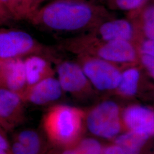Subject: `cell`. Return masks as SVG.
Returning a JSON list of instances; mask_svg holds the SVG:
<instances>
[{
  "instance_id": "6da1fadb",
  "label": "cell",
  "mask_w": 154,
  "mask_h": 154,
  "mask_svg": "<svg viewBox=\"0 0 154 154\" xmlns=\"http://www.w3.org/2000/svg\"><path fill=\"white\" fill-rule=\"evenodd\" d=\"M101 11L90 2L55 0L40 7L27 21L44 30L59 33H88L102 21Z\"/></svg>"
},
{
  "instance_id": "7a4b0ae2",
  "label": "cell",
  "mask_w": 154,
  "mask_h": 154,
  "mask_svg": "<svg viewBox=\"0 0 154 154\" xmlns=\"http://www.w3.org/2000/svg\"><path fill=\"white\" fill-rule=\"evenodd\" d=\"M86 112L71 106L56 105L51 107L44 118L45 130L50 139L60 145L76 142L82 130Z\"/></svg>"
},
{
  "instance_id": "3957f363",
  "label": "cell",
  "mask_w": 154,
  "mask_h": 154,
  "mask_svg": "<svg viewBox=\"0 0 154 154\" xmlns=\"http://www.w3.org/2000/svg\"><path fill=\"white\" fill-rule=\"evenodd\" d=\"M34 55L44 56L52 62L58 57L54 48L41 43L26 32L14 29H1L0 60L25 58Z\"/></svg>"
},
{
  "instance_id": "277c9868",
  "label": "cell",
  "mask_w": 154,
  "mask_h": 154,
  "mask_svg": "<svg viewBox=\"0 0 154 154\" xmlns=\"http://www.w3.org/2000/svg\"><path fill=\"white\" fill-rule=\"evenodd\" d=\"M75 61L93 88L99 91L116 89L121 79L122 72L116 63L91 55H75Z\"/></svg>"
},
{
  "instance_id": "5b68a950",
  "label": "cell",
  "mask_w": 154,
  "mask_h": 154,
  "mask_svg": "<svg viewBox=\"0 0 154 154\" xmlns=\"http://www.w3.org/2000/svg\"><path fill=\"white\" fill-rule=\"evenodd\" d=\"M53 63L57 78L65 93L78 99L90 98L93 92V86L77 61L58 57Z\"/></svg>"
},
{
  "instance_id": "8992f818",
  "label": "cell",
  "mask_w": 154,
  "mask_h": 154,
  "mask_svg": "<svg viewBox=\"0 0 154 154\" xmlns=\"http://www.w3.org/2000/svg\"><path fill=\"white\" fill-rule=\"evenodd\" d=\"M85 121L88 131L94 135L112 138L121 130L119 108L112 101L102 102L86 112Z\"/></svg>"
},
{
  "instance_id": "52a82bcc",
  "label": "cell",
  "mask_w": 154,
  "mask_h": 154,
  "mask_svg": "<svg viewBox=\"0 0 154 154\" xmlns=\"http://www.w3.org/2000/svg\"><path fill=\"white\" fill-rule=\"evenodd\" d=\"M64 93L57 78L52 77L28 88L21 97L25 103L44 106L58 101Z\"/></svg>"
},
{
  "instance_id": "ba28073f",
  "label": "cell",
  "mask_w": 154,
  "mask_h": 154,
  "mask_svg": "<svg viewBox=\"0 0 154 154\" xmlns=\"http://www.w3.org/2000/svg\"><path fill=\"white\" fill-rule=\"evenodd\" d=\"M0 85L22 95L28 86L23 58L0 60Z\"/></svg>"
},
{
  "instance_id": "9c48e42d",
  "label": "cell",
  "mask_w": 154,
  "mask_h": 154,
  "mask_svg": "<svg viewBox=\"0 0 154 154\" xmlns=\"http://www.w3.org/2000/svg\"><path fill=\"white\" fill-rule=\"evenodd\" d=\"M125 124L132 131L147 136L154 135V112L146 107L133 106L123 113Z\"/></svg>"
},
{
  "instance_id": "30bf717a",
  "label": "cell",
  "mask_w": 154,
  "mask_h": 154,
  "mask_svg": "<svg viewBox=\"0 0 154 154\" xmlns=\"http://www.w3.org/2000/svg\"><path fill=\"white\" fill-rule=\"evenodd\" d=\"M23 61L28 85L27 88L45 79L56 75L54 63L45 57L30 55L23 58Z\"/></svg>"
},
{
  "instance_id": "8fae6325",
  "label": "cell",
  "mask_w": 154,
  "mask_h": 154,
  "mask_svg": "<svg viewBox=\"0 0 154 154\" xmlns=\"http://www.w3.org/2000/svg\"><path fill=\"white\" fill-rule=\"evenodd\" d=\"M133 28L126 20L118 19L101 23L88 33L105 41H128L133 36Z\"/></svg>"
},
{
  "instance_id": "7c38bea8",
  "label": "cell",
  "mask_w": 154,
  "mask_h": 154,
  "mask_svg": "<svg viewBox=\"0 0 154 154\" xmlns=\"http://www.w3.org/2000/svg\"><path fill=\"white\" fill-rule=\"evenodd\" d=\"M25 102L22 97L5 88L0 89V118L1 123L16 121L23 114Z\"/></svg>"
},
{
  "instance_id": "4fadbf2b",
  "label": "cell",
  "mask_w": 154,
  "mask_h": 154,
  "mask_svg": "<svg viewBox=\"0 0 154 154\" xmlns=\"http://www.w3.org/2000/svg\"><path fill=\"white\" fill-rule=\"evenodd\" d=\"M136 58V51L128 41H107L103 60L114 63H130Z\"/></svg>"
},
{
  "instance_id": "5bb4252c",
  "label": "cell",
  "mask_w": 154,
  "mask_h": 154,
  "mask_svg": "<svg viewBox=\"0 0 154 154\" xmlns=\"http://www.w3.org/2000/svg\"><path fill=\"white\" fill-rule=\"evenodd\" d=\"M43 0H9L13 21H27L40 8Z\"/></svg>"
},
{
  "instance_id": "9a60e30c",
  "label": "cell",
  "mask_w": 154,
  "mask_h": 154,
  "mask_svg": "<svg viewBox=\"0 0 154 154\" xmlns=\"http://www.w3.org/2000/svg\"><path fill=\"white\" fill-rule=\"evenodd\" d=\"M148 137L142 134L131 131L118 137L116 144L125 154H139Z\"/></svg>"
},
{
  "instance_id": "2e32d148",
  "label": "cell",
  "mask_w": 154,
  "mask_h": 154,
  "mask_svg": "<svg viewBox=\"0 0 154 154\" xmlns=\"http://www.w3.org/2000/svg\"><path fill=\"white\" fill-rule=\"evenodd\" d=\"M17 143L26 154H39L41 149V140L38 134L32 130H25L17 136Z\"/></svg>"
},
{
  "instance_id": "e0dca14e",
  "label": "cell",
  "mask_w": 154,
  "mask_h": 154,
  "mask_svg": "<svg viewBox=\"0 0 154 154\" xmlns=\"http://www.w3.org/2000/svg\"><path fill=\"white\" fill-rule=\"evenodd\" d=\"M139 72L134 68L128 69L122 72L121 79L117 88L119 93L125 96H132L137 93Z\"/></svg>"
},
{
  "instance_id": "ac0fdd59",
  "label": "cell",
  "mask_w": 154,
  "mask_h": 154,
  "mask_svg": "<svg viewBox=\"0 0 154 154\" xmlns=\"http://www.w3.org/2000/svg\"><path fill=\"white\" fill-rule=\"evenodd\" d=\"M102 147L98 140L86 138L77 142L74 146L66 149L61 154H101Z\"/></svg>"
},
{
  "instance_id": "d6986e66",
  "label": "cell",
  "mask_w": 154,
  "mask_h": 154,
  "mask_svg": "<svg viewBox=\"0 0 154 154\" xmlns=\"http://www.w3.org/2000/svg\"><path fill=\"white\" fill-rule=\"evenodd\" d=\"M144 30L146 36L154 39V6H149L144 12Z\"/></svg>"
},
{
  "instance_id": "ffe728a7",
  "label": "cell",
  "mask_w": 154,
  "mask_h": 154,
  "mask_svg": "<svg viewBox=\"0 0 154 154\" xmlns=\"http://www.w3.org/2000/svg\"><path fill=\"white\" fill-rule=\"evenodd\" d=\"M145 0H112L116 8L123 11H132L139 8Z\"/></svg>"
},
{
  "instance_id": "44dd1931",
  "label": "cell",
  "mask_w": 154,
  "mask_h": 154,
  "mask_svg": "<svg viewBox=\"0 0 154 154\" xmlns=\"http://www.w3.org/2000/svg\"><path fill=\"white\" fill-rule=\"evenodd\" d=\"M13 20L9 8V0H0V22L3 25Z\"/></svg>"
},
{
  "instance_id": "7402d4cb",
  "label": "cell",
  "mask_w": 154,
  "mask_h": 154,
  "mask_svg": "<svg viewBox=\"0 0 154 154\" xmlns=\"http://www.w3.org/2000/svg\"><path fill=\"white\" fill-rule=\"evenodd\" d=\"M142 51L144 55H149L154 57V39H150L144 42Z\"/></svg>"
},
{
  "instance_id": "603a6c76",
  "label": "cell",
  "mask_w": 154,
  "mask_h": 154,
  "mask_svg": "<svg viewBox=\"0 0 154 154\" xmlns=\"http://www.w3.org/2000/svg\"><path fill=\"white\" fill-rule=\"evenodd\" d=\"M142 63L148 70L150 74L154 78V57L149 55H144L142 57Z\"/></svg>"
},
{
  "instance_id": "cb8c5ba5",
  "label": "cell",
  "mask_w": 154,
  "mask_h": 154,
  "mask_svg": "<svg viewBox=\"0 0 154 154\" xmlns=\"http://www.w3.org/2000/svg\"><path fill=\"white\" fill-rule=\"evenodd\" d=\"M9 144L4 135L0 136V154H9Z\"/></svg>"
},
{
  "instance_id": "d4e9b609",
  "label": "cell",
  "mask_w": 154,
  "mask_h": 154,
  "mask_svg": "<svg viewBox=\"0 0 154 154\" xmlns=\"http://www.w3.org/2000/svg\"><path fill=\"white\" fill-rule=\"evenodd\" d=\"M101 154H125L123 150L119 146L115 145L107 147Z\"/></svg>"
},
{
  "instance_id": "484cf974",
  "label": "cell",
  "mask_w": 154,
  "mask_h": 154,
  "mask_svg": "<svg viewBox=\"0 0 154 154\" xmlns=\"http://www.w3.org/2000/svg\"><path fill=\"white\" fill-rule=\"evenodd\" d=\"M81 1H87V2H90V0H81Z\"/></svg>"
},
{
  "instance_id": "4316f807",
  "label": "cell",
  "mask_w": 154,
  "mask_h": 154,
  "mask_svg": "<svg viewBox=\"0 0 154 154\" xmlns=\"http://www.w3.org/2000/svg\"><path fill=\"white\" fill-rule=\"evenodd\" d=\"M44 1V0H43V1Z\"/></svg>"
}]
</instances>
